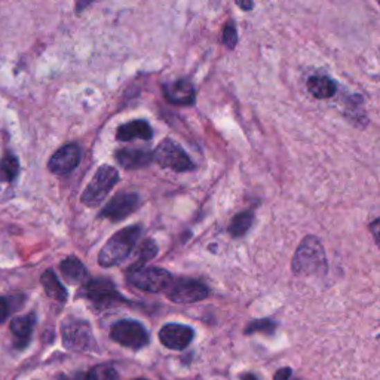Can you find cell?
Instances as JSON below:
<instances>
[{
  "label": "cell",
  "instance_id": "26",
  "mask_svg": "<svg viewBox=\"0 0 380 380\" xmlns=\"http://www.w3.org/2000/svg\"><path fill=\"white\" fill-rule=\"evenodd\" d=\"M9 311H11V307H9L8 300L3 299V297H0V324H2L3 321H6Z\"/></svg>",
  "mask_w": 380,
  "mask_h": 380
},
{
  "label": "cell",
  "instance_id": "10",
  "mask_svg": "<svg viewBox=\"0 0 380 380\" xmlns=\"http://www.w3.org/2000/svg\"><path fill=\"white\" fill-rule=\"evenodd\" d=\"M140 197L134 192H122L113 197L101 210L100 217L110 221H122L140 207Z\"/></svg>",
  "mask_w": 380,
  "mask_h": 380
},
{
  "label": "cell",
  "instance_id": "9",
  "mask_svg": "<svg viewBox=\"0 0 380 380\" xmlns=\"http://www.w3.org/2000/svg\"><path fill=\"white\" fill-rule=\"evenodd\" d=\"M110 337L122 346L131 349H141L149 343V333L143 324L132 320H122L113 324Z\"/></svg>",
  "mask_w": 380,
  "mask_h": 380
},
{
  "label": "cell",
  "instance_id": "22",
  "mask_svg": "<svg viewBox=\"0 0 380 380\" xmlns=\"http://www.w3.org/2000/svg\"><path fill=\"white\" fill-rule=\"evenodd\" d=\"M19 172V162L18 159L6 153V155L0 161V183H12Z\"/></svg>",
  "mask_w": 380,
  "mask_h": 380
},
{
  "label": "cell",
  "instance_id": "5",
  "mask_svg": "<svg viewBox=\"0 0 380 380\" xmlns=\"http://www.w3.org/2000/svg\"><path fill=\"white\" fill-rule=\"evenodd\" d=\"M153 162H156L161 168H168L176 172L193 171L194 163L174 140H163L153 152Z\"/></svg>",
  "mask_w": 380,
  "mask_h": 380
},
{
  "label": "cell",
  "instance_id": "24",
  "mask_svg": "<svg viewBox=\"0 0 380 380\" xmlns=\"http://www.w3.org/2000/svg\"><path fill=\"white\" fill-rule=\"evenodd\" d=\"M266 333L271 334L275 332V323H272L271 320H257L253 321L251 324H248V327L245 328V334H253V333Z\"/></svg>",
  "mask_w": 380,
  "mask_h": 380
},
{
  "label": "cell",
  "instance_id": "7",
  "mask_svg": "<svg viewBox=\"0 0 380 380\" xmlns=\"http://www.w3.org/2000/svg\"><path fill=\"white\" fill-rule=\"evenodd\" d=\"M61 333H63L64 346L71 351H89L96 345L91 325L84 320L69 316L61 325Z\"/></svg>",
  "mask_w": 380,
  "mask_h": 380
},
{
  "label": "cell",
  "instance_id": "16",
  "mask_svg": "<svg viewBox=\"0 0 380 380\" xmlns=\"http://www.w3.org/2000/svg\"><path fill=\"white\" fill-rule=\"evenodd\" d=\"M35 315H26V316H18L11 323V332L15 337V346L18 349H23L28 345L30 337L33 333L35 327Z\"/></svg>",
  "mask_w": 380,
  "mask_h": 380
},
{
  "label": "cell",
  "instance_id": "21",
  "mask_svg": "<svg viewBox=\"0 0 380 380\" xmlns=\"http://www.w3.org/2000/svg\"><path fill=\"white\" fill-rule=\"evenodd\" d=\"M254 221V214L251 211H244L236 214L229 224V233L233 238H241L246 232L250 230L251 224Z\"/></svg>",
  "mask_w": 380,
  "mask_h": 380
},
{
  "label": "cell",
  "instance_id": "11",
  "mask_svg": "<svg viewBox=\"0 0 380 380\" xmlns=\"http://www.w3.org/2000/svg\"><path fill=\"white\" fill-rule=\"evenodd\" d=\"M82 158V152L79 145L76 143H70V145H66L63 147H60L53 156H51L48 162V168L51 172L57 174V176H64V174H69L80 163Z\"/></svg>",
  "mask_w": 380,
  "mask_h": 380
},
{
  "label": "cell",
  "instance_id": "32",
  "mask_svg": "<svg viewBox=\"0 0 380 380\" xmlns=\"http://www.w3.org/2000/svg\"><path fill=\"white\" fill-rule=\"evenodd\" d=\"M379 5H380V3H379Z\"/></svg>",
  "mask_w": 380,
  "mask_h": 380
},
{
  "label": "cell",
  "instance_id": "17",
  "mask_svg": "<svg viewBox=\"0 0 380 380\" xmlns=\"http://www.w3.org/2000/svg\"><path fill=\"white\" fill-rule=\"evenodd\" d=\"M60 269L69 284H80L88 278V272L84 263L78 257H73V255L61 262Z\"/></svg>",
  "mask_w": 380,
  "mask_h": 380
},
{
  "label": "cell",
  "instance_id": "12",
  "mask_svg": "<svg viewBox=\"0 0 380 380\" xmlns=\"http://www.w3.org/2000/svg\"><path fill=\"white\" fill-rule=\"evenodd\" d=\"M194 332L190 327L183 324H167L161 328L159 341L161 343L172 349V351H183L193 341Z\"/></svg>",
  "mask_w": 380,
  "mask_h": 380
},
{
  "label": "cell",
  "instance_id": "3",
  "mask_svg": "<svg viewBox=\"0 0 380 380\" xmlns=\"http://www.w3.org/2000/svg\"><path fill=\"white\" fill-rule=\"evenodd\" d=\"M119 181V172L110 165H101L94 177L89 181L87 189L80 197V201L87 207H98L106 199L110 190L116 186Z\"/></svg>",
  "mask_w": 380,
  "mask_h": 380
},
{
  "label": "cell",
  "instance_id": "14",
  "mask_svg": "<svg viewBox=\"0 0 380 380\" xmlns=\"http://www.w3.org/2000/svg\"><path fill=\"white\" fill-rule=\"evenodd\" d=\"M115 156L119 165L125 170L145 168L153 162V153L145 149H120Z\"/></svg>",
  "mask_w": 380,
  "mask_h": 380
},
{
  "label": "cell",
  "instance_id": "13",
  "mask_svg": "<svg viewBox=\"0 0 380 380\" xmlns=\"http://www.w3.org/2000/svg\"><path fill=\"white\" fill-rule=\"evenodd\" d=\"M163 96L167 101L176 106H190L197 100L194 88L190 84L189 79H179L174 82H168L162 87Z\"/></svg>",
  "mask_w": 380,
  "mask_h": 380
},
{
  "label": "cell",
  "instance_id": "8",
  "mask_svg": "<svg viewBox=\"0 0 380 380\" xmlns=\"http://www.w3.org/2000/svg\"><path fill=\"white\" fill-rule=\"evenodd\" d=\"M165 294L174 303H194L207 299L210 289L198 280L174 278Z\"/></svg>",
  "mask_w": 380,
  "mask_h": 380
},
{
  "label": "cell",
  "instance_id": "20",
  "mask_svg": "<svg viewBox=\"0 0 380 380\" xmlns=\"http://www.w3.org/2000/svg\"><path fill=\"white\" fill-rule=\"evenodd\" d=\"M156 254H158V245H156L155 241L146 239L145 242H141V245L138 246V250H137L136 260H134V263L131 264V268L128 269V272L143 269L147 262H150L152 259L156 257Z\"/></svg>",
  "mask_w": 380,
  "mask_h": 380
},
{
  "label": "cell",
  "instance_id": "23",
  "mask_svg": "<svg viewBox=\"0 0 380 380\" xmlns=\"http://www.w3.org/2000/svg\"><path fill=\"white\" fill-rule=\"evenodd\" d=\"M87 380H119V376L116 373V370L111 365L101 364L91 370Z\"/></svg>",
  "mask_w": 380,
  "mask_h": 380
},
{
  "label": "cell",
  "instance_id": "30",
  "mask_svg": "<svg viewBox=\"0 0 380 380\" xmlns=\"http://www.w3.org/2000/svg\"><path fill=\"white\" fill-rule=\"evenodd\" d=\"M242 380H257V377H255L254 374H244Z\"/></svg>",
  "mask_w": 380,
  "mask_h": 380
},
{
  "label": "cell",
  "instance_id": "19",
  "mask_svg": "<svg viewBox=\"0 0 380 380\" xmlns=\"http://www.w3.org/2000/svg\"><path fill=\"white\" fill-rule=\"evenodd\" d=\"M307 89L315 98H332L336 94V84L327 76H312L307 80Z\"/></svg>",
  "mask_w": 380,
  "mask_h": 380
},
{
  "label": "cell",
  "instance_id": "31",
  "mask_svg": "<svg viewBox=\"0 0 380 380\" xmlns=\"http://www.w3.org/2000/svg\"><path fill=\"white\" fill-rule=\"evenodd\" d=\"M136 380H146V379H136Z\"/></svg>",
  "mask_w": 380,
  "mask_h": 380
},
{
  "label": "cell",
  "instance_id": "4",
  "mask_svg": "<svg viewBox=\"0 0 380 380\" xmlns=\"http://www.w3.org/2000/svg\"><path fill=\"white\" fill-rule=\"evenodd\" d=\"M79 297L89 300L94 306L101 307V309H105V307H109L111 305L125 302V297L116 290V285L106 278H96L87 281L82 285Z\"/></svg>",
  "mask_w": 380,
  "mask_h": 380
},
{
  "label": "cell",
  "instance_id": "28",
  "mask_svg": "<svg viewBox=\"0 0 380 380\" xmlns=\"http://www.w3.org/2000/svg\"><path fill=\"white\" fill-rule=\"evenodd\" d=\"M290 376H291V368H289V367H287V368H280L278 372L275 373L273 380H289Z\"/></svg>",
  "mask_w": 380,
  "mask_h": 380
},
{
  "label": "cell",
  "instance_id": "1",
  "mask_svg": "<svg viewBox=\"0 0 380 380\" xmlns=\"http://www.w3.org/2000/svg\"><path fill=\"white\" fill-rule=\"evenodd\" d=\"M141 232L143 229L140 224H132L129 228L116 232L101 248L98 254V263L102 268H111V266L125 262L132 250L136 248Z\"/></svg>",
  "mask_w": 380,
  "mask_h": 380
},
{
  "label": "cell",
  "instance_id": "18",
  "mask_svg": "<svg viewBox=\"0 0 380 380\" xmlns=\"http://www.w3.org/2000/svg\"><path fill=\"white\" fill-rule=\"evenodd\" d=\"M40 281H42L45 293L51 297V299H54L60 303H64L67 300V290L64 289L63 284L60 282L58 276L55 275V272L53 269H48L42 275Z\"/></svg>",
  "mask_w": 380,
  "mask_h": 380
},
{
  "label": "cell",
  "instance_id": "29",
  "mask_svg": "<svg viewBox=\"0 0 380 380\" xmlns=\"http://www.w3.org/2000/svg\"><path fill=\"white\" fill-rule=\"evenodd\" d=\"M236 5H238L242 9H245V11H251V9L254 8L253 2H236Z\"/></svg>",
  "mask_w": 380,
  "mask_h": 380
},
{
  "label": "cell",
  "instance_id": "6",
  "mask_svg": "<svg viewBox=\"0 0 380 380\" xmlns=\"http://www.w3.org/2000/svg\"><path fill=\"white\" fill-rule=\"evenodd\" d=\"M172 280L174 276L168 271L155 266L128 272V282L146 293H165Z\"/></svg>",
  "mask_w": 380,
  "mask_h": 380
},
{
  "label": "cell",
  "instance_id": "25",
  "mask_svg": "<svg viewBox=\"0 0 380 380\" xmlns=\"http://www.w3.org/2000/svg\"><path fill=\"white\" fill-rule=\"evenodd\" d=\"M223 44L229 49H233L238 44V32H236V27L232 21H229L223 28Z\"/></svg>",
  "mask_w": 380,
  "mask_h": 380
},
{
  "label": "cell",
  "instance_id": "27",
  "mask_svg": "<svg viewBox=\"0 0 380 380\" xmlns=\"http://www.w3.org/2000/svg\"><path fill=\"white\" fill-rule=\"evenodd\" d=\"M370 232L373 233L374 241H376L377 246L380 248V219L374 220L372 224H370Z\"/></svg>",
  "mask_w": 380,
  "mask_h": 380
},
{
  "label": "cell",
  "instance_id": "2",
  "mask_svg": "<svg viewBox=\"0 0 380 380\" xmlns=\"http://www.w3.org/2000/svg\"><path fill=\"white\" fill-rule=\"evenodd\" d=\"M294 275H324L327 272V259L323 244L316 236H306L296 250L293 259Z\"/></svg>",
  "mask_w": 380,
  "mask_h": 380
},
{
  "label": "cell",
  "instance_id": "15",
  "mask_svg": "<svg viewBox=\"0 0 380 380\" xmlns=\"http://www.w3.org/2000/svg\"><path fill=\"white\" fill-rule=\"evenodd\" d=\"M152 137H153L152 127L149 125L147 120H143V119H136L128 123H123V125H120L116 131V138L119 141H125V143L136 138L149 141L152 140Z\"/></svg>",
  "mask_w": 380,
  "mask_h": 380
}]
</instances>
